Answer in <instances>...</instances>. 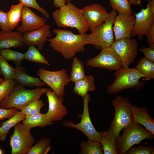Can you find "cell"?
Segmentation results:
<instances>
[{"label": "cell", "mask_w": 154, "mask_h": 154, "mask_svg": "<svg viewBox=\"0 0 154 154\" xmlns=\"http://www.w3.org/2000/svg\"><path fill=\"white\" fill-rule=\"evenodd\" d=\"M53 32L56 36L48 39L50 46L65 59L70 60L77 53L85 51V46L87 44L86 33L76 35L70 30L58 29H54Z\"/></svg>", "instance_id": "cell-1"}, {"label": "cell", "mask_w": 154, "mask_h": 154, "mask_svg": "<svg viewBox=\"0 0 154 154\" xmlns=\"http://www.w3.org/2000/svg\"><path fill=\"white\" fill-rule=\"evenodd\" d=\"M52 17L59 27L74 28L79 33L89 30L82 10L71 3L56 9Z\"/></svg>", "instance_id": "cell-2"}, {"label": "cell", "mask_w": 154, "mask_h": 154, "mask_svg": "<svg viewBox=\"0 0 154 154\" xmlns=\"http://www.w3.org/2000/svg\"><path fill=\"white\" fill-rule=\"evenodd\" d=\"M47 89L46 87H37L29 90L15 84L10 94L1 102L0 107L5 109L15 108L21 111L31 102L40 99Z\"/></svg>", "instance_id": "cell-3"}, {"label": "cell", "mask_w": 154, "mask_h": 154, "mask_svg": "<svg viewBox=\"0 0 154 154\" xmlns=\"http://www.w3.org/2000/svg\"><path fill=\"white\" fill-rule=\"evenodd\" d=\"M115 79L114 82L107 87V93L116 94L126 89H132L137 91L142 89L145 84L140 79L144 76L136 67L133 68H123L116 70L114 73Z\"/></svg>", "instance_id": "cell-4"}, {"label": "cell", "mask_w": 154, "mask_h": 154, "mask_svg": "<svg viewBox=\"0 0 154 154\" xmlns=\"http://www.w3.org/2000/svg\"><path fill=\"white\" fill-rule=\"evenodd\" d=\"M123 129L122 135L118 136L116 139L119 154H126L134 145L140 144L146 139L151 141L154 138V135L133 121Z\"/></svg>", "instance_id": "cell-5"}, {"label": "cell", "mask_w": 154, "mask_h": 154, "mask_svg": "<svg viewBox=\"0 0 154 154\" xmlns=\"http://www.w3.org/2000/svg\"><path fill=\"white\" fill-rule=\"evenodd\" d=\"M117 11L112 9L105 22L87 35V44L93 45L98 50L110 46L115 40L113 29Z\"/></svg>", "instance_id": "cell-6"}, {"label": "cell", "mask_w": 154, "mask_h": 154, "mask_svg": "<svg viewBox=\"0 0 154 154\" xmlns=\"http://www.w3.org/2000/svg\"><path fill=\"white\" fill-rule=\"evenodd\" d=\"M111 103L115 109V114L109 127L117 138L121 131L133 121L131 109L132 104L128 98L120 96H117Z\"/></svg>", "instance_id": "cell-7"}, {"label": "cell", "mask_w": 154, "mask_h": 154, "mask_svg": "<svg viewBox=\"0 0 154 154\" xmlns=\"http://www.w3.org/2000/svg\"><path fill=\"white\" fill-rule=\"evenodd\" d=\"M31 129L20 122L14 126V133L10 139L12 154H27L35 142L30 133Z\"/></svg>", "instance_id": "cell-8"}, {"label": "cell", "mask_w": 154, "mask_h": 154, "mask_svg": "<svg viewBox=\"0 0 154 154\" xmlns=\"http://www.w3.org/2000/svg\"><path fill=\"white\" fill-rule=\"evenodd\" d=\"M37 74L59 98L64 100L65 86L70 82L65 69L50 71L40 67L37 71Z\"/></svg>", "instance_id": "cell-9"}, {"label": "cell", "mask_w": 154, "mask_h": 154, "mask_svg": "<svg viewBox=\"0 0 154 154\" xmlns=\"http://www.w3.org/2000/svg\"><path fill=\"white\" fill-rule=\"evenodd\" d=\"M84 108L81 116L80 122L74 124L70 120H66L63 122V125L66 127L73 128L77 129L84 133L88 140L100 142V134L94 127L90 118L88 104L90 101V95L87 94L83 98Z\"/></svg>", "instance_id": "cell-10"}, {"label": "cell", "mask_w": 154, "mask_h": 154, "mask_svg": "<svg viewBox=\"0 0 154 154\" xmlns=\"http://www.w3.org/2000/svg\"><path fill=\"white\" fill-rule=\"evenodd\" d=\"M111 46L119 58L122 68H128L135 61L138 49L136 39L125 38L114 40Z\"/></svg>", "instance_id": "cell-11"}, {"label": "cell", "mask_w": 154, "mask_h": 154, "mask_svg": "<svg viewBox=\"0 0 154 154\" xmlns=\"http://www.w3.org/2000/svg\"><path fill=\"white\" fill-rule=\"evenodd\" d=\"M86 65L109 70L116 71L122 67L119 58L111 46L102 49L98 55L89 59Z\"/></svg>", "instance_id": "cell-12"}, {"label": "cell", "mask_w": 154, "mask_h": 154, "mask_svg": "<svg viewBox=\"0 0 154 154\" xmlns=\"http://www.w3.org/2000/svg\"><path fill=\"white\" fill-rule=\"evenodd\" d=\"M89 29L91 32L103 24L109 15L102 5L93 3L81 9Z\"/></svg>", "instance_id": "cell-13"}, {"label": "cell", "mask_w": 154, "mask_h": 154, "mask_svg": "<svg viewBox=\"0 0 154 154\" xmlns=\"http://www.w3.org/2000/svg\"><path fill=\"white\" fill-rule=\"evenodd\" d=\"M135 21L134 15L122 13L117 15L115 18L113 27L115 40L131 38Z\"/></svg>", "instance_id": "cell-14"}, {"label": "cell", "mask_w": 154, "mask_h": 154, "mask_svg": "<svg viewBox=\"0 0 154 154\" xmlns=\"http://www.w3.org/2000/svg\"><path fill=\"white\" fill-rule=\"evenodd\" d=\"M46 20L35 14L30 8H22L21 25L16 28L17 31L23 34L38 29L46 24Z\"/></svg>", "instance_id": "cell-15"}, {"label": "cell", "mask_w": 154, "mask_h": 154, "mask_svg": "<svg viewBox=\"0 0 154 154\" xmlns=\"http://www.w3.org/2000/svg\"><path fill=\"white\" fill-rule=\"evenodd\" d=\"M134 15L135 23L131 37L137 35L139 39L142 40L144 36L145 35L154 22V14L151 11L148 3L145 9L142 8L140 12Z\"/></svg>", "instance_id": "cell-16"}, {"label": "cell", "mask_w": 154, "mask_h": 154, "mask_svg": "<svg viewBox=\"0 0 154 154\" xmlns=\"http://www.w3.org/2000/svg\"><path fill=\"white\" fill-rule=\"evenodd\" d=\"M45 93L48 102V109L47 113L51 121L53 122L62 121L68 113L66 107L62 104L64 100L59 98L49 88H47Z\"/></svg>", "instance_id": "cell-17"}, {"label": "cell", "mask_w": 154, "mask_h": 154, "mask_svg": "<svg viewBox=\"0 0 154 154\" xmlns=\"http://www.w3.org/2000/svg\"><path fill=\"white\" fill-rule=\"evenodd\" d=\"M51 36L50 26L45 24L38 29L23 33V40L26 45L36 46L40 50Z\"/></svg>", "instance_id": "cell-18"}, {"label": "cell", "mask_w": 154, "mask_h": 154, "mask_svg": "<svg viewBox=\"0 0 154 154\" xmlns=\"http://www.w3.org/2000/svg\"><path fill=\"white\" fill-rule=\"evenodd\" d=\"M131 109L135 122L143 126L154 135V119L145 107L131 105Z\"/></svg>", "instance_id": "cell-19"}, {"label": "cell", "mask_w": 154, "mask_h": 154, "mask_svg": "<svg viewBox=\"0 0 154 154\" xmlns=\"http://www.w3.org/2000/svg\"><path fill=\"white\" fill-rule=\"evenodd\" d=\"M23 34L17 31L4 32L0 31V49L24 47Z\"/></svg>", "instance_id": "cell-20"}, {"label": "cell", "mask_w": 154, "mask_h": 154, "mask_svg": "<svg viewBox=\"0 0 154 154\" xmlns=\"http://www.w3.org/2000/svg\"><path fill=\"white\" fill-rule=\"evenodd\" d=\"M16 73L14 79L19 84L31 87H40L46 84L40 78L29 76L26 69L21 65L15 66Z\"/></svg>", "instance_id": "cell-21"}, {"label": "cell", "mask_w": 154, "mask_h": 154, "mask_svg": "<svg viewBox=\"0 0 154 154\" xmlns=\"http://www.w3.org/2000/svg\"><path fill=\"white\" fill-rule=\"evenodd\" d=\"M100 142L104 154H118L116 145L117 138L112 130L109 128L106 131L100 132Z\"/></svg>", "instance_id": "cell-22"}, {"label": "cell", "mask_w": 154, "mask_h": 154, "mask_svg": "<svg viewBox=\"0 0 154 154\" xmlns=\"http://www.w3.org/2000/svg\"><path fill=\"white\" fill-rule=\"evenodd\" d=\"M21 122L31 128L37 127L44 128L53 123L47 113L43 114L40 112L26 116Z\"/></svg>", "instance_id": "cell-23"}, {"label": "cell", "mask_w": 154, "mask_h": 154, "mask_svg": "<svg viewBox=\"0 0 154 154\" xmlns=\"http://www.w3.org/2000/svg\"><path fill=\"white\" fill-rule=\"evenodd\" d=\"M94 80L92 75L86 76L84 78L74 83V92L83 99L88 92L95 90L96 86Z\"/></svg>", "instance_id": "cell-24"}, {"label": "cell", "mask_w": 154, "mask_h": 154, "mask_svg": "<svg viewBox=\"0 0 154 154\" xmlns=\"http://www.w3.org/2000/svg\"><path fill=\"white\" fill-rule=\"evenodd\" d=\"M25 117L18 111L14 116L3 122L0 127V142L5 141L9 130L16 124L24 120Z\"/></svg>", "instance_id": "cell-25"}, {"label": "cell", "mask_w": 154, "mask_h": 154, "mask_svg": "<svg viewBox=\"0 0 154 154\" xmlns=\"http://www.w3.org/2000/svg\"><path fill=\"white\" fill-rule=\"evenodd\" d=\"M23 5L19 3L16 5H13L7 13L8 25L11 31L19 26L21 21L22 9Z\"/></svg>", "instance_id": "cell-26"}, {"label": "cell", "mask_w": 154, "mask_h": 154, "mask_svg": "<svg viewBox=\"0 0 154 154\" xmlns=\"http://www.w3.org/2000/svg\"><path fill=\"white\" fill-rule=\"evenodd\" d=\"M144 77L143 81H147L154 78V62L144 57L140 59L136 67Z\"/></svg>", "instance_id": "cell-27"}, {"label": "cell", "mask_w": 154, "mask_h": 154, "mask_svg": "<svg viewBox=\"0 0 154 154\" xmlns=\"http://www.w3.org/2000/svg\"><path fill=\"white\" fill-rule=\"evenodd\" d=\"M84 66V63L78 57H74L69 76L70 82L75 83L85 77Z\"/></svg>", "instance_id": "cell-28"}, {"label": "cell", "mask_w": 154, "mask_h": 154, "mask_svg": "<svg viewBox=\"0 0 154 154\" xmlns=\"http://www.w3.org/2000/svg\"><path fill=\"white\" fill-rule=\"evenodd\" d=\"M82 154H102L103 151L100 142L88 140L82 141L80 145Z\"/></svg>", "instance_id": "cell-29"}, {"label": "cell", "mask_w": 154, "mask_h": 154, "mask_svg": "<svg viewBox=\"0 0 154 154\" xmlns=\"http://www.w3.org/2000/svg\"><path fill=\"white\" fill-rule=\"evenodd\" d=\"M24 53V59L29 62L49 65L48 61L35 46H29L27 50Z\"/></svg>", "instance_id": "cell-30"}, {"label": "cell", "mask_w": 154, "mask_h": 154, "mask_svg": "<svg viewBox=\"0 0 154 154\" xmlns=\"http://www.w3.org/2000/svg\"><path fill=\"white\" fill-rule=\"evenodd\" d=\"M0 54L7 62L13 61L17 66L21 65L22 61L24 59V53L9 48L1 50Z\"/></svg>", "instance_id": "cell-31"}, {"label": "cell", "mask_w": 154, "mask_h": 154, "mask_svg": "<svg viewBox=\"0 0 154 154\" xmlns=\"http://www.w3.org/2000/svg\"><path fill=\"white\" fill-rule=\"evenodd\" d=\"M112 9L119 13L132 15L131 5L128 0H109Z\"/></svg>", "instance_id": "cell-32"}, {"label": "cell", "mask_w": 154, "mask_h": 154, "mask_svg": "<svg viewBox=\"0 0 154 154\" xmlns=\"http://www.w3.org/2000/svg\"><path fill=\"white\" fill-rule=\"evenodd\" d=\"M44 106L41 100L39 99H36L29 103L20 112L25 116L35 114L40 112Z\"/></svg>", "instance_id": "cell-33"}, {"label": "cell", "mask_w": 154, "mask_h": 154, "mask_svg": "<svg viewBox=\"0 0 154 154\" xmlns=\"http://www.w3.org/2000/svg\"><path fill=\"white\" fill-rule=\"evenodd\" d=\"M0 68L4 79H14L16 73L15 68L10 65L0 54Z\"/></svg>", "instance_id": "cell-34"}, {"label": "cell", "mask_w": 154, "mask_h": 154, "mask_svg": "<svg viewBox=\"0 0 154 154\" xmlns=\"http://www.w3.org/2000/svg\"><path fill=\"white\" fill-rule=\"evenodd\" d=\"M51 141V140L48 138H44L41 139L32 146L27 154H44Z\"/></svg>", "instance_id": "cell-35"}, {"label": "cell", "mask_w": 154, "mask_h": 154, "mask_svg": "<svg viewBox=\"0 0 154 154\" xmlns=\"http://www.w3.org/2000/svg\"><path fill=\"white\" fill-rule=\"evenodd\" d=\"M17 83L14 79H4L0 84V103L11 92Z\"/></svg>", "instance_id": "cell-36"}, {"label": "cell", "mask_w": 154, "mask_h": 154, "mask_svg": "<svg viewBox=\"0 0 154 154\" xmlns=\"http://www.w3.org/2000/svg\"><path fill=\"white\" fill-rule=\"evenodd\" d=\"M154 148L151 145H140L131 147L126 154H153Z\"/></svg>", "instance_id": "cell-37"}, {"label": "cell", "mask_w": 154, "mask_h": 154, "mask_svg": "<svg viewBox=\"0 0 154 154\" xmlns=\"http://www.w3.org/2000/svg\"><path fill=\"white\" fill-rule=\"evenodd\" d=\"M19 3L23 4L24 6L35 9L40 12L47 19L49 18L50 16L49 13L39 6L36 0H19Z\"/></svg>", "instance_id": "cell-38"}, {"label": "cell", "mask_w": 154, "mask_h": 154, "mask_svg": "<svg viewBox=\"0 0 154 154\" xmlns=\"http://www.w3.org/2000/svg\"><path fill=\"white\" fill-rule=\"evenodd\" d=\"M0 28L4 32L11 31L7 19V13L0 10Z\"/></svg>", "instance_id": "cell-39"}, {"label": "cell", "mask_w": 154, "mask_h": 154, "mask_svg": "<svg viewBox=\"0 0 154 154\" xmlns=\"http://www.w3.org/2000/svg\"><path fill=\"white\" fill-rule=\"evenodd\" d=\"M18 111L15 108L5 109L0 108V120L11 117L14 116Z\"/></svg>", "instance_id": "cell-40"}, {"label": "cell", "mask_w": 154, "mask_h": 154, "mask_svg": "<svg viewBox=\"0 0 154 154\" xmlns=\"http://www.w3.org/2000/svg\"><path fill=\"white\" fill-rule=\"evenodd\" d=\"M140 50L144 54V58L154 62V48L143 46L140 49Z\"/></svg>", "instance_id": "cell-41"}, {"label": "cell", "mask_w": 154, "mask_h": 154, "mask_svg": "<svg viewBox=\"0 0 154 154\" xmlns=\"http://www.w3.org/2000/svg\"><path fill=\"white\" fill-rule=\"evenodd\" d=\"M145 36L147 37L149 47L154 48V22L147 31Z\"/></svg>", "instance_id": "cell-42"}, {"label": "cell", "mask_w": 154, "mask_h": 154, "mask_svg": "<svg viewBox=\"0 0 154 154\" xmlns=\"http://www.w3.org/2000/svg\"><path fill=\"white\" fill-rule=\"evenodd\" d=\"M67 0H53V4L56 8H59L66 5Z\"/></svg>", "instance_id": "cell-43"}, {"label": "cell", "mask_w": 154, "mask_h": 154, "mask_svg": "<svg viewBox=\"0 0 154 154\" xmlns=\"http://www.w3.org/2000/svg\"><path fill=\"white\" fill-rule=\"evenodd\" d=\"M131 5L141 6L142 0H128Z\"/></svg>", "instance_id": "cell-44"}, {"label": "cell", "mask_w": 154, "mask_h": 154, "mask_svg": "<svg viewBox=\"0 0 154 154\" xmlns=\"http://www.w3.org/2000/svg\"><path fill=\"white\" fill-rule=\"evenodd\" d=\"M51 149V147L50 145H48L46 149L44 154H47L50 150Z\"/></svg>", "instance_id": "cell-45"}, {"label": "cell", "mask_w": 154, "mask_h": 154, "mask_svg": "<svg viewBox=\"0 0 154 154\" xmlns=\"http://www.w3.org/2000/svg\"><path fill=\"white\" fill-rule=\"evenodd\" d=\"M4 80L3 78L0 77V84L3 82Z\"/></svg>", "instance_id": "cell-46"}, {"label": "cell", "mask_w": 154, "mask_h": 154, "mask_svg": "<svg viewBox=\"0 0 154 154\" xmlns=\"http://www.w3.org/2000/svg\"><path fill=\"white\" fill-rule=\"evenodd\" d=\"M71 0H67L66 3L67 4L69 3H71Z\"/></svg>", "instance_id": "cell-47"}, {"label": "cell", "mask_w": 154, "mask_h": 154, "mask_svg": "<svg viewBox=\"0 0 154 154\" xmlns=\"http://www.w3.org/2000/svg\"><path fill=\"white\" fill-rule=\"evenodd\" d=\"M3 153V151L1 149H0V154H2Z\"/></svg>", "instance_id": "cell-48"}, {"label": "cell", "mask_w": 154, "mask_h": 154, "mask_svg": "<svg viewBox=\"0 0 154 154\" xmlns=\"http://www.w3.org/2000/svg\"><path fill=\"white\" fill-rule=\"evenodd\" d=\"M2 124V123H1V122H0V127L1 126Z\"/></svg>", "instance_id": "cell-49"}, {"label": "cell", "mask_w": 154, "mask_h": 154, "mask_svg": "<svg viewBox=\"0 0 154 154\" xmlns=\"http://www.w3.org/2000/svg\"><path fill=\"white\" fill-rule=\"evenodd\" d=\"M1 74H2V73L0 68V75H1Z\"/></svg>", "instance_id": "cell-50"}]
</instances>
